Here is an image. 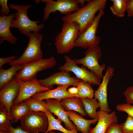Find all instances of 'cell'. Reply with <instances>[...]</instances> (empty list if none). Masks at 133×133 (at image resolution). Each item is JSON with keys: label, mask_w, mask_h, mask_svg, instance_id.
I'll return each mask as SVG.
<instances>
[{"label": "cell", "mask_w": 133, "mask_h": 133, "mask_svg": "<svg viewBox=\"0 0 133 133\" xmlns=\"http://www.w3.org/2000/svg\"><path fill=\"white\" fill-rule=\"evenodd\" d=\"M20 127L29 133H45L48 126V121L45 113L29 112L20 120Z\"/></svg>", "instance_id": "obj_6"}, {"label": "cell", "mask_w": 133, "mask_h": 133, "mask_svg": "<svg viewBox=\"0 0 133 133\" xmlns=\"http://www.w3.org/2000/svg\"><path fill=\"white\" fill-rule=\"evenodd\" d=\"M56 63L54 57L43 58L24 65L16 74L14 78L17 81H24L35 77L39 72L54 67Z\"/></svg>", "instance_id": "obj_5"}, {"label": "cell", "mask_w": 133, "mask_h": 133, "mask_svg": "<svg viewBox=\"0 0 133 133\" xmlns=\"http://www.w3.org/2000/svg\"><path fill=\"white\" fill-rule=\"evenodd\" d=\"M90 83L80 80L77 86L78 92L75 97L80 98H93L94 97L95 91Z\"/></svg>", "instance_id": "obj_25"}, {"label": "cell", "mask_w": 133, "mask_h": 133, "mask_svg": "<svg viewBox=\"0 0 133 133\" xmlns=\"http://www.w3.org/2000/svg\"><path fill=\"white\" fill-rule=\"evenodd\" d=\"M83 103L86 115L95 119L98 117L97 109L100 108V104L97 99L94 98H81Z\"/></svg>", "instance_id": "obj_23"}, {"label": "cell", "mask_w": 133, "mask_h": 133, "mask_svg": "<svg viewBox=\"0 0 133 133\" xmlns=\"http://www.w3.org/2000/svg\"><path fill=\"white\" fill-rule=\"evenodd\" d=\"M20 84L14 78L0 91V104L7 111L10 112L14 102L17 97L20 89Z\"/></svg>", "instance_id": "obj_14"}, {"label": "cell", "mask_w": 133, "mask_h": 133, "mask_svg": "<svg viewBox=\"0 0 133 133\" xmlns=\"http://www.w3.org/2000/svg\"><path fill=\"white\" fill-rule=\"evenodd\" d=\"M69 86L67 85H58L54 89L38 93L31 98L41 100L55 99L61 101L66 98L75 97V95L70 93L68 91L67 89Z\"/></svg>", "instance_id": "obj_17"}, {"label": "cell", "mask_w": 133, "mask_h": 133, "mask_svg": "<svg viewBox=\"0 0 133 133\" xmlns=\"http://www.w3.org/2000/svg\"><path fill=\"white\" fill-rule=\"evenodd\" d=\"M30 111L45 113L48 110L45 100L36 99L31 98L25 101Z\"/></svg>", "instance_id": "obj_27"}, {"label": "cell", "mask_w": 133, "mask_h": 133, "mask_svg": "<svg viewBox=\"0 0 133 133\" xmlns=\"http://www.w3.org/2000/svg\"><path fill=\"white\" fill-rule=\"evenodd\" d=\"M127 103L133 104V86L127 88L124 93Z\"/></svg>", "instance_id": "obj_31"}, {"label": "cell", "mask_w": 133, "mask_h": 133, "mask_svg": "<svg viewBox=\"0 0 133 133\" xmlns=\"http://www.w3.org/2000/svg\"><path fill=\"white\" fill-rule=\"evenodd\" d=\"M20 84V89L18 96L14 101L13 105L17 104L29 99L36 94L44 92L50 88L41 85L36 77L24 81H18Z\"/></svg>", "instance_id": "obj_11"}, {"label": "cell", "mask_w": 133, "mask_h": 133, "mask_svg": "<svg viewBox=\"0 0 133 133\" xmlns=\"http://www.w3.org/2000/svg\"><path fill=\"white\" fill-rule=\"evenodd\" d=\"M107 2L106 0H89L85 5L76 11L63 16L62 20L64 22L78 23L80 27L78 35L91 25L97 12L104 10Z\"/></svg>", "instance_id": "obj_1"}, {"label": "cell", "mask_w": 133, "mask_h": 133, "mask_svg": "<svg viewBox=\"0 0 133 133\" xmlns=\"http://www.w3.org/2000/svg\"><path fill=\"white\" fill-rule=\"evenodd\" d=\"M126 11L128 17H133V0H127Z\"/></svg>", "instance_id": "obj_36"}, {"label": "cell", "mask_w": 133, "mask_h": 133, "mask_svg": "<svg viewBox=\"0 0 133 133\" xmlns=\"http://www.w3.org/2000/svg\"><path fill=\"white\" fill-rule=\"evenodd\" d=\"M7 0H0V4L1 7L0 11L1 16L3 15L8 16L10 15L11 11L7 4Z\"/></svg>", "instance_id": "obj_33"}, {"label": "cell", "mask_w": 133, "mask_h": 133, "mask_svg": "<svg viewBox=\"0 0 133 133\" xmlns=\"http://www.w3.org/2000/svg\"><path fill=\"white\" fill-rule=\"evenodd\" d=\"M41 1L45 4L43 10V21L49 18L50 14L59 11L61 14L67 15L78 10L80 8L77 0H42Z\"/></svg>", "instance_id": "obj_9"}, {"label": "cell", "mask_w": 133, "mask_h": 133, "mask_svg": "<svg viewBox=\"0 0 133 133\" xmlns=\"http://www.w3.org/2000/svg\"><path fill=\"white\" fill-rule=\"evenodd\" d=\"M0 133H10L9 131H5L0 130Z\"/></svg>", "instance_id": "obj_39"}, {"label": "cell", "mask_w": 133, "mask_h": 133, "mask_svg": "<svg viewBox=\"0 0 133 133\" xmlns=\"http://www.w3.org/2000/svg\"><path fill=\"white\" fill-rule=\"evenodd\" d=\"M32 6L31 4L24 5L10 4L8 5L10 9L17 11L12 21L11 27L17 29L20 33L27 36L30 33H38L45 26L44 24H38L40 22L38 20H32L29 18L27 12Z\"/></svg>", "instance_id": "obj_2"}, {"label": "cell", "mask_w": 133, "mask_h": 133, "mask_svg": "<svg viewBox=\"0 0 133 133\" xmlns=\"http://www.w3.org/2000/svg\"><path fill=\"white\" fill-rule=\"evenodd\" d=\"M120 126L123 133H133V118L128 116Z\"/></svg>", "instance_id": "obj_29"}, {"label": "cell", "mask_w": 133, "mask_h": 133, "mask_svg": "<svg viewBox=\"0 0 133 133\" xmlns=\"http://www.w3.org/2000/svg\"></svg>", "instance_id": "obj_40"}, {"label": "cell", "mask_w": 133, "mask_h": 133, "mask_svg": "<svg viewBox=\"0 0 133 133\" xmlns=\"http://www.w3.org/2000/svg\"><path fill=\"white\" fill-rule=\"evenodd\" d=\"M15 17V13L6 16H0V44L5 41L9 43L15 44L18 39L14 36L10 32L12 22Z\"/></svg>", "instance_id": "obj_16"}, {"label": "cell", "mask_w": 133, "mask_h": 133, "mask_svg": "<svg viewBox=\"0 0 133 133\" xmlns=\"http://www.w3.org/2000/svg\"><path fill=\"white\" fill-rule=\"evenodd\" d=\"M18 57L13 56L5 58H0V68L6 63H9L12 61L17 59Z\"/></svg>", "instance_id": "obj_35"}, {"label": "cell", "mask_w": 133, "mask_h": 133, "mask_svg": "<svg viewBox=\"0 0 133 133\" xmlns=\"http://www.w3.org/2000/svg\"><path fill=\"white\" fill-rule=\"evenodd\" d=\"M86 0H77L78 4H80L81 6V7H82L85 5V1Z\"/></svg>", "instance_id": "obj_38"}, {"label": "cell", "mask_w": 133, "mask_h": 133, "mask_svg": "<svg viewBox=\"0 0 133 133\" xmlns=\"http://www.w3.org/2000/svg\"><path fill=\"white\" fill-rule=\"evenodd\" d=\"M104 13V10L100 11L91 25L78 35L75 43V47L87 49L99 46L100 38L96 34L100 20Z\"/></svg>", "instance_id": "obj_8"}, {"label": "cell", "mask_w": 133, "mask_h": 133, "mask_svg": "<svg viewBox=\"0 0 133 133\" xmlns=\"http://www.w3.org/2000/svg\"><path fill=\"white\" fill-rule=\"evenodd\" d=\"M45 100L48 110L63 122L66 129L69 130H77L76 126L69 119L65 113V110L60 104V100L55 99H47Z\"/></svg>", "instance_id": "obj_15"}, {"label": "cell", "mask_w": 133, "mask_h": 133, "mask_svg": "<svg viewBox=\"0 0 133 133\" xmlns=\"http://www.w3.org/2000/svg\"><path fill=\"white\" fill-rule=\"evenodd\" d=\"M84 54V57L74 60L76 63L82 65L99 79H102V72L105 70L106 66L104 64L100 65L99 63V60L102 56L100 47L98 46L88 48L85 52Z\"/></svg>", "instance_id": "obj_7"}, {"label": "cell", "mask_w": 133, "mask_h": 133, "mask_svg": "<svg viewBox=\"0 0 133 133\" xmlns=\"http://www.w3.org/2000/svg\"><path fill=\"white\" fill-rule=\"evenodd\" d=\"M69 72L65 71L56 72L45 79L39 80V81L42 86L50 88L55 85L77 87L80 80L71 77Z\"/></svg>", "instance_id": "obj_13"}, {"label": "cell", "mask_w": 133, "mask_h": 133, "mask_svg": "<svg viewBox=\"0 0 133 133\" xmlns=\"http://www.w3.org/2000/svg\"><path fill=\"white\" fill-rule=\"evenodd\" d=\"M97 123L92 129L90 133H105L111 124L118 121V117L114 111L110 113L100 110L97 112Z\"/></svg>", "instance_id": "obj_18"}, {"label": "cell", "mask_w": 133, "mask_h": 133, "mask_svg": "<svg viewBox=\"0 0 133 133\" xmlns=\"http://www.w3.org/2000/svg\"><path fill=\"white\" fill-rule=\"evenodd\" d=\"M60 103L65 111H74L79 113L83 116L87 115L83 103L80 98L76 97L66 98L62 100Z\"/></svg>", "instance_id": "obj_20"}, {"label": "cell", "mask_w": 133, "mask_h": 133, "mask_svg": "<svg viewBox=\"0 0 133 133\" xmlns=\"http://www.w3.org/2000/svg\"><path fill=\"white\" fill-rule=\"evenodd\" d=\"M12 119L11 112H8L2 104H0V130L8 131L11 120Z\"/></svg>", "instance_id": "obj_28"}, {"label": "cell", "mask_w": 133, "mask_h": 133, "mask_svg": "<svg viewBox=\"0 0 133 133\" xmlns=\"http://www.w3.org/2000/svg\"><path fill=\"white\" fill-rule=\"evenodd\" d=\"M105 133H123L120 126L117 123L111 124L108 127Z\"/></svg>", "instance_id": "obj_32"}, {"label": "cell", "mask_w": 133, "mask_h": 133, "mask_svg": "<svg viewBox=\"0 0 133 133\" xmlns=\"http://www.w3.org/2000/svg\"><path fill=\"white\" fill-rule=\"evenodd\" d=\"M45 113L48 118L49 124L45 133H48L54 130L59 131L63 133H79L77 130H69L64 127L61 125L60 121L56 119L48 110Z\"/></svg>", "instance_id": "obj_22"}, {"label": "cell", "mask_w": 133, "mask_h": 133, "mask_svg": "<svg viewBox=\"0 0 133 133\" xmlns=\"http://www.w3.org/2000/svg\"><path fill=\"white\" fill-rule=\"evenodd\" d=\"M112 5L110 9L112 13L118 17L122 18L126 11L127 0H111Z\"/></svg>", "instance_id": "obj_26"}, {"label": "cell", "mask_w": 133, "mask_h": 133, "mask_svg": "<svg viewBox=\"0 0 133 133\" xmlns=\"http://www.w3.org/2000/svg\"><path fill=\"white\" fill-rule=\"evenodd\" d=\"M69 119L76 127L77 130L82 133H90L92 124H95L98 121V117L91 120L85 119L82 116L74 111H65Z\"/></svg>", "instance_id": "obj_19"}, {"label": "cell", "mask_w": 133, "mask_h": 133, "mask_svg": "<svg viewBox=\"0 0 133 133\" xmlns=\"http://www.w3.org/2000/svg\"><path fill=\"white\" fill-rule=\"evenodd\" d=\"M24 65L11 66L9 68L0 69V89L2 88L14 78L16 73L22 68Z\"/></svg>", "instance_id": "obj_21"}, {"label": "cell", "mask_w": 133, "mask_h": 133, "mask_svg": "<svg viewBox=\"0 0 133 133\" xmlns=\"http://www.w3.org/2000/svg\"><path fill=\"white\" fill-rule=\"evenodd\" d=\"M64 58L65 63L59 68L60 71H67L72 72L77 79L91 84L99 85L100 84L101 79L91 71L78 66L74 60L72 59L68 56L65 55Z\"/></svg>", "instance_id": "obj_10"}, {"label": "cell", "mask_w": 133, "mask_h": 133, "mask_svg": "<svg viewBox=\"0 0 133 133\" xmlns=\"http://www.w3.org/2000/svg\"><path fill=\"white\" fill-rule=\"evenodd\" d=\"M116 109L118 111L127 113L128 116L133 118V105L128 103H123L116 105Z\"/></svg>", "instance_id": "obj_30"}, {"label": "cell", "mask_w": 133, "mask_h": 133, "mask_svg": "<svg viewBox=\"0 0 133 133\" xmlns=\"http://www.w3.org/2000/svg\"><path fill=\"white\" fill-rule=\"evenodd\" d=\"M80 31L79 24L76 22H64L61 31L57 35L55 45L57 53H69L75 46V43Z\"/></svg>", "instance_id": "obj_3"}, {"label": "cell", "mask_w": 133, "mask_h": 133, "mask_svg": "<svg viewBox=\"0 0 133 133\" xmlns=\"http://www.w3.org/2000/svg\"><path fill=\"white\" fill-rule=\"evenodd\" d=\"M8 131L10 133H29L22 129L20 126H17L15 128L13 127L11 124L9 126ZM55 133L54 132L52 131L48 133Z\"/></svg>", "instance_id": "obj_34"}, {"label": "cell", "mask_w": 133, "mask_h": 133, "mask_svg": "<svg viewBox=\"0 0 133 133\" xmlns=\"http://www.w3.org/2000/svg\"><path fill=\"white\" fill-rule=\"evenodd\" d=\"M67 90L70 93L75 95L78 92V89L77 87L73 86L69 88Z\"/></svg>", "instance_id": "obj_37"}, {"label": "cell", "mask_w": 133, "mask_h": 133, "mask_svg": "<svg viewBox=\"0 0 133 133\" xmlns=\"http://www.w3.org/2000/svg\"><path fill=\"white\" fill-rule=\"evenodd\" d=\"M27 36L29 40L26 49L21 56L9 63L10 65H24L43 58L41 44L43 35L38 33H32Z\"/></svg>", "instance_id": "obj_4"}, {"label": "cell", "mask_w": 133, "mask_h": 133, "mask_svg": "<svg viewBox=\"0 0 133 133\" xmlns=\"http://www.w3.org/2000/svg\"><path fill=\"white\" fill-rule=\"evenodd\" d=\"M30 111L29 108L24 101L16 105L11 107L10 112L14 122H17L25 116Z\"/></svg>", "instance_id": "obj_24"}, {"label": "cell", "mask_w": 133, "mask_h": 133, "mask_svg": "<svg viewBox=\"0 0 133 133\" xmlns=\"http://www.w3.org/2000/svg\"><path fill=\"white\" fill-rule=\"evenodd\" d=\"M114 68L111 66L107 67L102 82L94 92V97L100 104V110L108 113L111 112V110L107 101V87L110 80L114 74Z\"/></svg>", "instance_id": "obj_12"}]
</instances>
